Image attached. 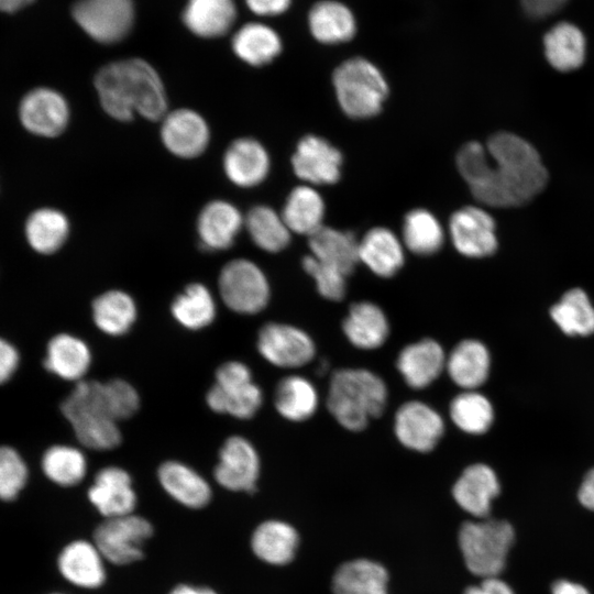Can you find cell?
Returning <instances> with one entry per match:
<instances>
[{
    "label": "cell",
    "mask_w": 594,
    "mask_h": 594,
    "mask_svg": "<svg viewBox=\"0 0 594 594\" xmlns=\"http://www.w3.org/2000/svg\"><path fill=\"white\" fill-rule=\"evenodd\" d=\"M460 174L474 198L497 208L530 201L548 182V172L536 148L509 132L493 134L483 144L465 143L457 154Z\"/></svg>",
    "instance_id": "1"
},
{
    "label": "cell",
    "mask_w": 594,
    "mask_h": 594,
    "mask_svg": "<svg viewBox=\"0 0 594 594\" xmlns=\"http://www.w3.org/2000/svg\"><path fill=\"white\" fill-rule=\"evenodd\" d=\"M95 88L103 111L118 121H131L135 114L160 121L168 112L163 81L141 58L105 65L95 76Z\"/></svg>",
    "instance_id": "2"
},
{
    "label": "cell",
    "mask_w": 594,
    "mask_h": 594,
    "mask_svg": "<svg viewBox=\"0 0 594 594\" xmlns=\"http://www.w3.org/2000/svg\"><path fill=\"white\" fill-rule=\"evenodd\" d=\"M388 391L376 373L365 369H340L333 372L327 396L332 417L350 431H361L386 407Z\"/></svg>",
    "instance_id": "3"
},
{
    "label": "cell",
    "mask_w": 594,
    "mask_h": 594,
    "mask_svg": "<svg viewBox=\"0 0 594 594\" xmlns=\"http://www.w3.org/2000/svg\"><path fill=\"white\" fill-rule=\"evenodd\" d=\"M78 442L95 451L113 450L121 444L119 422L111 416L102 393V383L82 380L61 404Z\"/></svg>",
    "instance_id": "4"
},
{
    "label": "cell",
    "mask_w": 594,
    "mask_h": 594,
    "mask_svg": "<svg viewBox=\"0 0 594 594\" xmlns=\"http://www.w3.org/2000/svg\"><path fill=\"white\" fill-rule=\"evenodd\" d=\"M332 82L342 111L354 119L376 116L388 95L381 70L363 57H353L333 72Z\"/></svg>",
    "instance_id": "5"
},
{
    "label": "cell",
    "mask_w": 594,
    "mask_h": 594,
    "mask_svg": "<svg viewBox=\"0 0 594 594\" xmlns=\"http://www.w3.org/2000/svg\"><path fill=\"white\" fill-rule=\"evenodd\" d=\"M514 537L513 527L505 520L464 522L459 544L469 571L482 578L497 576L504 570Z\"/></svg>",
    "instance_id": "6"
},
{
    "label": "cell",
    "mask_w": 594,
    "mask_h": 594,
    "mask_svg": "<svg viewBox=\"0 0 594 594\" xmlns=\"http://www.w3.org/2000/svg\"><path fill=\"white\" fill-rule=\"evenodd\" d=\"M261 387L251 369L241 361H227L215 373V383L206 394L207 406L216 414L251 419L263 405Z\"/></svg>",
    "instance_id": "7"
},
{
    "label": "cell",
    "mask_w": 594,
    "mask_h": 594,
    "mask_svg": "<svg viewBox=\"0 0 594 594\" xmlns=\"http://www.w3.org/2000/svg\"><path fill=\"white\" fill-rule=\"evenodd\" d=\"M218 290L222 302L233 312L252 316L270 302L271 287L262 268L248 258H234L220 271Z\"/></svg>",
    "instance_id": "8"
},
{
    "label": "cell",
    "mask_w": 594,
    "mask_h": 594,
    "mask_svg": "<svg viewBox=\"0 0 594 594\" xmlns=\"http://www.w3.org/2000/svg\"><path fill=\"white\" fill-rule=\"evenodd\" d=\"M154 528L145 517L134 513L105 518L94 531V542L107 562L128 565L144 557V547Z\"/></svg>",
    "instance_id": "9"
},
{
    "label": "cell",
    "mask_w": 594,
    "mask_h": 594,
    "mask_svg": "<svg viewBox=\"0 0 594 594\" xmlns=\"http://www.w3.org/2000/svg\"><path fill=\"white\" fill-rule=\"evenodd\" d=\"M73 16L94 40L111 44L130 32L134 21L132 0H78Z\"/></svg>",
    "instance_id": "10"
},
{
    "label": "cell",
    "mask_w": 594,
    "mask_h": 594,
    "mask_svg": "<svg viewBox=\"0 0 594 594\" xmlns=\"http://www.w3.org/2000/svg\"><path fill=\"white\" fill-rule=\"evenodd\" d=\"M256 349L265 361L280 369L305 366L316 354V345L307 332L283 322L262 326L256 337Z\"/></svg>",
    "instance_id": "11"
},
{
    "label": "cell",
    "mask_w": 594,
    "mask_h": 594,
    "mask_svg": "<svg viewBox=\"0 0 594 594\" xmlns=\"http://www.w3.org/2000/svg\"><path fill=\"white\" fill-rule=\"evenodd\" d=\"M260 473L261 460L253 443L240 435L228 437L213 469L217 483L231 492L252 494L257 488Z\"/></svg>",
    "instance_id": "12"
},
{
    "label": "cell",
    "mask_w": 594,
    "mask_h": 594,
    "mask_svg": "<svg viewBox=\"0 0 594 594\" xmlns=\"http://www.w3.org/2000/svg\"><path fill=\"white\" fill-rule=\"evenodd\" d=\"M394 432L407 449L427 453L436 448L444 433L441 415L420 400L404 403L396 411Z\"/></svg>",
    "instance_id": "13"
},
{
    "label": "cell",
    "mask_w": 594,
    "mask_h": 594,
    "mask_svg": "<svg viewBox=\"0 0 594 594\" xmlns=\"http://www.w3.org/2000/svg\"><path fill=\"white\" fill-rule=\"evenodd\" d=\"M495 221L483 208L463 207L452 213L449 234L455 250L468 257H485L498 245Z\"/></svg>",
    "instance_id": "14"
},
{
    "label": "cell",
    "mask_w": 594,
    "mask_h": 594,
    "mask_svg": "<svg viewBox=\"0 0 594 594\" xmlns=\"http://www.w3.org/2000/svg\"><path fill=\"white\" fill-rule=\"evenodd\" d=\"M160 135L169 153L180 158H195L209 145L210 129L197 111L179 108L167 112L161 120Z\"/></svg>",
    "instance_id": "15"
},
{
    "label": "cell",
    "mask_w": 594,
    "mask_h": 594,
    "mask_svg": "<svg viewBox=\"0 0 594 594\" xmlns=\"http://www.w3.org/2000/svg\"><path fill=\"white\" fill-rule=\"evenodd\" d=\"M19 118L29 132L54 138L66 129L69 121V107L58 91L38 87L29 91L21 100Z\"/></svg>",
    "instance_id": "16"
},
{
    "label": "cell",
    "mask_w": 594,
    "mask_h": 594,
    "mask_svg": "<svg viewBox=\"0 0 594 594\" xmlns=\"http://www.w3.org/2000/svg\"><path fill=\"white\" fill-rule=\"evenodd\" d=\"M342 154L323 138L306 135L292 157L294 173L309 185H331L341 175Z\"/></svg>",
    "instance_id": "17"
},
{
    "label": "cell",
    "mask_w": 594,
    "mask_h": 594,
    "mask_svg": "<svg viewBox=\"0 0 594 594\" xmlns=\"http://www.w3.org/2000/svg\"><path fill=\"white\" fill-rule=\"evenodd\" d=\"M87 497L105 518L132 514L138 503L131 475L116 465L105 466L96 473Z\"/></svg>",
    "instance_id": "18"
},
{
    "label": "cell",
    "mask_w": 594,
    "mask_h": 594,
    "mask_svg": "<svg viewBox=\"0 0 594 594\" xmlns=\"http://www.w3.org/2000/svg\"><path fill=\"white\" fill-rule=\"evenodd\" d=\"M106 562L94 541L76 539L62 548L56 565L62 578L69 584L95 590L102 586L107 579Z\"/></svg>",
    "instance_id": "19"
},
{
    "label": "cell",
    "mask_w": 594,
    "mask_h": 594,
    "mask_svg": "<svg viewBox=\"0 0 594 594\" xmlns=\"http://www.w3.org/2000/svg\"><path fill=\"white\" fill-rule=\"evenodd\" d=\"M222 165L232 184L250 188L267 177L271 160L266 148L257 140L239 138L227 147Z\"/></svg>",
    "instance_id": "20"
},
{
    "label": "cell",
    "mask_w": 594,
    "mask_h": 594,
    "mask_svg": "<svg viewBox=\"0 0 594 594\" xmlns=\"http://www.w3.org/2000/svg\"><path fill=\"white\" fill-rule=\"evenodd\" d=\"M447 355L439 342L425 338L399 352L396 366L404 382L414 389L432 384L446 370Z\"/></svg>",
    "instance_id": "21"
},
{
    "label": "cell",
    "mask_w": 594,
    "mask_h": 594,
    "mask_svg": "<svg viewBox=\"0 0 594 594\" xmlns=\"http://www.w3.org/2000/svg\"><path fill=\"white\" fill-rule=\"evenodd\" d=\"M244 216L233 204L216 199L200 210L197 218V233L201 245L209 251L231 248L241 229Z\"/></svg>",
    "instance_id": "22"
},
{
    "label": "cell",
    "mask_w": 594,
    "mask_h": 594,
    "mask_svg": "<svg viewBox=\"0 0 594 594\" xmlns=\"http://www.w3.org/2000/svg\"><path fill=\"white\" fill-rule=\"evenodd\" d=\"M157 480L174 501L187 508H204L212 498L209 482L182 461L167 460L161 463L157 469Z\"/></svg>",
    "instance_id": "23"
},
{
    "label": "cell",
    "mask_w": 594,
    "mask_h": 594,
    "mask_svg": "<svg viewBox=\"0 0 594 594\" xmlns=\"http://www.w3.org/2000/svg\"><path fill=\"white\" fill-rule=\"evenodd\" d=\"M495 472L486 464L468 466L453 485L452 494L458 505L469 514L484 518L491 512L492 501L499 494Z\"/></svg>",
    "instance_id": "24"
},
{
    "label": "cell",
    "mask_w": 594,
    "mask_h": 594,
    "mask_svg": "<svg viewBox=\"0 0 594 594\" xmlns=\"http://www.w3.org/2000/svg\"><path fill=\"white\" fill-rule=\"evenodd\" d=\"M92 354L88 344L70 333H58L47 343L44 366L54 375L80 382L89 371Z\"/></svg>",
    "instance_id": "25"
},
{
    "label": "cell",
    "mask_w": 594,
    "mask_h": 594,
    "mask_svg": "<svg viewBox=\"0 0 594 594\" xmlns=\"http://www.w3.org/2000/svg\"><path fill=\"white\" fill-rule=\"evenodd\" d=\"M342 330L352 345L362 350L381 348L388 338L389 322L383 309L371 301L351 305Z\"/></svg>",
    "instance_id": "26"
},
{
    "label": "cell",
    "mask_w": 594,
    "mask_h": 594,
    "mask_svg": "<svg viewBox=\"0 0 594 594\" xmlns=\"http://www.w3.org/2000/svg\"><path fill=\"white\" fill-rule=\"evenodd\" d=\"M491 358L486 346L474 339L459 342L447 355L446 371L464 391H474L488 377Z\"/></svg>",
    "instance_id": "27"
},
{
    "label": "cell",
    "mask_w": 594,
    "mask_h": 594,
    "mask_svg": "<svg viewBox=\"0 0 594 594\" xmlns=\"http://www.w3.org/2000/svg\"><path fill=\"white\" fill-rule=\"evenodd\" d=\"M359 260L375 275L388 278L404 264V246L393 231L376 227L359 241Z\"/></svg>",
    "instance_id": "28"
},
{
    "label": "cell",
    "mask_w": 594,
    "mask_h": 594,
    "mask_svg": "<svg viewBox=\"0 0 594 594\" xmlns=\"http://www.w3.org/2000/svg\"><path fill=\"white\" fill-rule=\"evenodd\" d=\"M299 537L289 524L270 519L257 525L251 536V549L263 562L284 565L290 562L297 551Z\"/></svg>",
    "instance_id": "29"
},
{
    "label": "cell",
    "mask_w": 594,
    "mask_h": 594,
    "mask_svg": "<svg viewBox=\"0 0 594 594\" xmlns=\"http://www.w3.org/2000/svg\"><path fill=\"white\" fill-rule=\"evenodd\" d=\"M312 36L323 44H339L353 38L356 22L352 11L334 0H322L312 6L308 14Z\"/></svg>",
    "instance_id": "30"
},
{
    "label": "cell",
    "mask_w": 594,
    "mask_h": 594,
    "mask_svg": "<svg viewBox=\"0 0 594 594\" xmlns=\"http://www.w3.org/2000/svg\"><path fill=\"white\" fill-rule=\"evenodd\" d=\"M91 316L96 327L107 336L128 333L138 319V306L133 297L121 289H109L95 298Z\"/></svg>",
    "instance_id": "31"
},
{
    "label": "cell",
    "mask_w": 594,
    "mask_h": 594,
    "mask_svg": "<svg viewBox=\"0 0 594 594\" xmlns=\"http://www.w3.org/2000/svg\"><path fill=\"white\" fill-rule=\"evenodd\" d=\"M311 255L349 276L359 260V241L348 231L322 226L308 239Z\"/></svg>",
    "instance_id": "32"
},
{
    "label": "cell",
    "mask_w": 594,
    "mask_h": 594,
    "mask_svg": "<svg viewBox=\"0 0 594 594\" xmlns=\"http://www.w3.org/2000/svg\"><path fill=\"white\" fill-rule=\"evenodd\" d=\"M237 16L233 0H188L183 12L186 26L201 37L226 34Z\"/></svg>",
    "instance_id": "33"
},
{
    "label": "cell",
    "mask_w": 594,
    "mask_h": 594,
    "mask_svg": "<svg viewBox=\"0 0 594 594\" xmlns=\"http://www.w3.org/2000/svg\"><path fill=\"white\" fill-rule=\"evenodd\" d=\"M175 321L188 330L209 327L217 317V302L211 290L201 283H191L170 304Z\"/></svg>",
    "instance_id": "34"
},
{
    "label": "cell",
    "mask_w": 594,
    "mask_h": 594,
    "mask_svg": "<svg viewBox=\"0 0 594 594\" xmlns=\"http://www.w3.org/2000/svg\"><path fill=\"white\" fill-rule=\"evenodd\" d=\"M388 573L372 560L358 559L345 562L333 575L334 594H388Z\"/></svg>",
    "instance_id": "35"
},
{
    "label": "cell",
    "mask_w": 594,
    "mask_h": 594,
    "mask_svg": "<svg viewBox=\"0 0 594 594\" xmlns=\"http://www.w3.org/2000/svg\"><path fill=\"white\" fill-rule=\"evenodd\" d=\"M319 397L314 384L300 375L282 378L274 392L276 411L285 419L299 422L314 416Z\"/></svg>",
    "instance_id": "36"
},
{
    "label": "cell",
    "mask_w": 594,
    "mask_h": 594,
    "mask_svg": "<svg viewBox=\"0 0 594 594\" xmlns=\"http://www.w3.org/2000/svg\"><path fill=\"white\" fill-rule=\"evenodd\" d=\"M280 215L290 232L309 237L323 226L324 202L312 186L300 185L289 193Z\"/></svg>",
    "instance_id": "37"
},
{
    "label": "cell",
    "mask_w": 594,
    "mask_h": 594,
    "mask_svg": "<svg viewBox=\"0 0 594 594\" xmlns=\"http://www.w3.org/2000/svg\"><path fill=\"white\" fill-rule=\"evenodd\" d=\"M544 53L550 65L560 72L582 66L585 59V38L575 25L562 22L544 35Z\"/></svg>",
    "instance_id": "38"
},
{
    "label": "cell",
    "mask_w": 594,
    "mask_h": 594,
    "mask_svg": "<svg viewBox=\"0 0 594 594\" xmlns=\"http://www.w3.org/2000/svg\"><path fill=\"white\" fill-rule=\"evenodd\" d=\"M232 48L235 55L252 66L271 63L282 51L278 34L262 23H248L233 36Z\"/></svg>",
    "instance_id": "39"
},
{
    "label": "cell",
    "mask_w": 594,
    "mask_h": 594,
    "mask_svg": "<svg viewBox=\"0 0 594 594\" xmlns=\"http://www.w3.org/2000/svg\"><path fill=\"white\" fill-rule=\"evenodd\" d=\"M69 234V221L59 210L41 208L33 211L25 222V237L30 246L41 254L58 251Z\"/></svg>",
    "instance_id": "40"
},
{
    "label": "cell",
    "mask_w": 594,
    "mask_h": 594,
    "mask_svg": "<svg viewBox=\"0 0 594 594\" xmlns=\"http://www.w3.org/2000/svg\"><path fill=\"white\" fill-rule=\"evenodd\" d=\"M244 227L253 243L265 252H280L290 241L292 232L282 215L270 206L251 208L244 216Z\"/></svg>",
    "instance_id": "41"
},
{
    "label": "cell",
    "mask_w": 594,
    "mask_h": 594,
    "mask_svg": "<svg viewBox=\"0 0 594 594\" xmlns=\"http://www.w3.org/2000/svg\"><path fill=\"white\" fill-rule=\"evenodd\" d=\"M42 470L45 476L62 487L79 484L88 470L85 453L73 446L55 444L50 447L42 457Z\"/></svg>",
    "instance_id": "42"
},
{
    "label": "cell",
    "mask_w": 594,
    "mask_h": 594,
    "mask_svg": "<svg viewBox=\"0 0 594 594\" xmlns=\"http://www.w3.org/2000/svg\"><path fill=\"white\" fill-rule=\"evenodd\" d=\"M403 241L413 253L430 255L438 252L443 244V228L430 211L414 209L405 216Z\"/></svg>",
    "instance_id": "43"
},
{
    "label": "cell",
    "mask_w": 594,
    "mask_h": 594,
    "mask_svg": "<svg viewBox=\"0 0 594 594\" xmlns=\"http://www.w3.org/2000/svg\"><path fill=\"white\" fill-rule=\"evenodd\" d=\"M449 414L452 422L470 435L486 432L494 420L491 402L475 389L457 395L450 403Z\"/></svg>",
    "instance_id": "44"
},
{
    "label": "cell",
    "mask_w": 594,
    "mask_h": 594,
    "mask_svg": "<svg viewBox=\"0 0 594 594\" xmlns=\"http://www.w3.org/2000/svg\"><path fill=\"white\" fill-rule=\"evenodd\" d=\"M550 314L565 334L587 336L594 332V307L580 288L566 292Z\"/></svg>",
    "instance_id": "45"
},
{
    "label": "cell",
    "mask_w": 594,
    "mask_h": 594,
    "mask_svg": "<svg viewBox=\"0 0 594 594\" xmlns=\"http://www.w3.org/2000/svg\"><path fill=\"white\" fill-rule=\"evenodd\" d=\"M29 470L20 453L9 447L0 446V499L14 501L28 483Z\"/></svg>",
    "instance_id": "46"
},
{
    "label": "cell",
    "mask_w": 594,
    "mask_h": 594,
    "mask_svg": "<svg viewBox=\"0 0 594 594\" xmlns=\"http://www.w3.org/2000/svg\"><path fill=\"white\" fill-rule=\"evenodd\" d=\"M102 393L111 416L118 422L133 417L140 409V395L125 380L112 378L102 383Z\"/></svg>",
    "instance_id": "47"
},
{
    "label": "cell",
    "mask_w": 594,
    "mask_h": 594,
    "mask_svg": "<svg viewBox=\"0 0 594 594\" xmlns=\"http://www.w3.org/2000/svg\"><path fill=\"white\" fill-rule=\"evenodd\" d=\"M302 267L315 279L322 297L333 301L344 297L348 276L341 271L317 260L311 254L302 258Z\"/></svg>",
    "instance_id": "48"
},
{
    "label": "cell",
    "mask_w": 594,
    "mask_h": 594,
    "mask_svg": "<svg viewBox=\"0 0 594 594\" xmlns=\"http://www.w3.org/2000/svg\"><path fill=\"white\" fill-rule=\"evenodd\" d=\"M20 362L18 350L9 341L0 338V384L8 382Z\"/></svg>",
    "instance_id": "49"
},
{
    "label": "cell",
    "mask_w": 594,
    "mask_h": 594,
    "mask_svg": "<svg viewBox=\"0 0 594 594\" xmlns=\"http://www.w3.org/2000/svg\"><path fill=\"white\" fill-rule=\"evenodd\" d=\"M464 594H515L512 587L497 576L484 578V580L473 586H469Z\"/></svg>",
    "instance_id": "50"
},
{
    "label": "cell",
    "mask_w": 594,
    "mask_h": 594,
    "mask_svg": "<svg viewBox=\"0 0 594 594\" xmlns=\"http://www.w3.org/2000/svg\"><path fill=\"white\" fill-rule=\"evenodd\" d=\"M292 0H245L249 9L258 15H277L285 12Z\"/></svg>",
    "instance_id": "51"
},
{
    "label": "cell",
    "mask_w": 594,
    "mask_h": 594,
    "mask_svg": "<svg viewBox=\"0 0 594 594\" xmlns=\"http://www.w3.org/2000/svg\"><path fill=\"white\" fill-rule=\"evenodd\" d=\"M521 2L527 13L542 18L559 10L566 0H521Z\"/></svg>",
    "instance_id": "52"
},
{
    "label": "cell",
    "mask_w": 594,
    "mask_h": 594,
    "mask_svg": "<svg viewBox=\"0 0 594 594\" xmlns=\"http://www.w3.org/2000/svg\"><path fill=\"white\" fill-rule=\"evenodd\" d=\"M579 499L584 507L594 512V469L585 475L579 490Z\"/></svg>",
    "instance_id": "53"
},
{
    "label": "cell",
    "mask_w": 594,
    "mask_h": 594,
    "mask_svg": "<svg viewBox=\"0 0 594 594\" xmlns=\"http://www.w3.org/2000/svg\"><path fill=\"white\" fill-rule=\"evenodd\" d=\"M552 594H590V592L581 584L560 580L552 584Z\"/></svg>",
    "instance_id": "54"
},
{
    "label": "cell",
    "mask_w": 594,
    "mask_h": 594,
    "mask_svg": "<svg viewBox=\"0 0 594 594\" xmlns=\"http://www.w3.org/2000/svg\"><path fill=\"white\" fill-rule=\"evenodd\" d=\"M168 594H218L213 588L194 584H178Z\"/></svg>",
    "instance_id": "55"
},
{
    "label": "cell",
    "mask_w": 594,
    "mask_h": 594,
    "mask_svg": "<svg viewBox=\"0 0 594 594\" xmlns=\"http://www.w3.org/2000/svg\"><path fill=\"white\" fill-rule=\"evenodd\" d=\"M33 1L34 0H0V11L9 13L15 12Z\"/></svg>",
    "instance_id": "56"
},
{
    "label": "cell",
    "mask_w": 594,
    "mask_h": 594,
    "mask_svg": "<svg viewBox=\"0 0 594 594\" xmlns=\"http://www.w3.org/2000/svg\"><path fill=\"white\" fill-rule=\"evenodd\" d=\"M48 594H65V593H62V592H53V593H48Z\"/></svg>",
    "instance_id": "57"
}]
</instances>
